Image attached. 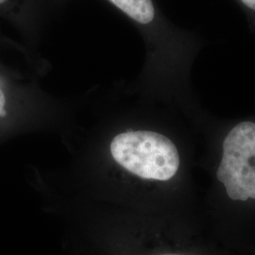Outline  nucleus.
<instances>
[{"instance_id":"nucleus-1","label":"nucleus","mask_w":255,"mask_h":255,"mask_svg":"<svg viewBox=\"0 0 255 255\" xmlns=\"http://www.w3.org/2000/svg\"><path fill=\"white\" fill-rule=\"evenodd\" d=\"M111 153L122 167L148 180L167 181L180 166V155L173 143L153 131L120 133L111 143Z\"/></svg>"},{"instance_id":"nucleus-2","label":"nucleus","mask_w":255,"mask_h":255,"mask_svg":"<svg viewBox=\"0 0 255 255\" xmlns=\"http://www.w3.org/2000/svg\"><path fill=\"white\" fill-rule=\"evenodd\" d=\"M223 152H250L255 157V123L244 121L234 128L223 142Z\"/></svg>"},{"instance_id":"nucleus-3","label":"nucleus","mask_w":255,"mask_h":255,"mask_svg":"<svg viewBox=\"0 0 255 255\" xmlns=\"http://www.w3.org/2000/svg\"><path fill=\"white\" fill-rule=\"evenodd\" d=\"M137 23L146 25L153 21L155 8L152 0H108Z\"/></svg>"},{"instance_id":"nucleus-4","label":"nucleus","mask_w":255,"mask_h":255,"mask_svg":"<svg viewBox=\"0 0 255 255\" xmlns=\"http://www.w3.org/2000/svg\"><path fill=\"white\" fill-rule=\"evenodd\" d=\"M239 3L255 17V0H238Z\"/></svg>"},{"instance_id":"nucleus-5","label":"nucleus","mask_w":255,"mask_h":255,"mask_svg":"<svg viewBox=\"0 0 255 255\" xmlns=\"http://www.w3.org/2000/svg\"><path fill=\"white\" fill-rule=\"evenodd\" d=\"M4 105H5V96L3 94V92L0 89V113L2 111H4Z\"/></svg>"},{"instance_id":"nucleus-6","label":"nucleus","mask_w":255,"mask_h":255,"mask_svg":"<svg viewBox=\"0 0 255 255\" xmlns=\"http://www.w3.org/2000/svg\"><path fill=\"white\" fill-rule=\"evenodd\" d=\"M4 1H6V0H0V4H1V3H3Z\"/></svg>"}]
</instances>
